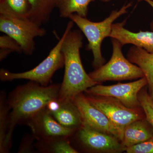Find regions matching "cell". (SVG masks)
I'll return each mask as SVG.
<instances>
[{
	"mask_svg": "<svg viewBox=\"0 0 153 153\" xmlns=\"http://www.w3.org/2000/svg\"><path fill=\"white\" fill-rule=\"evenodd\" d=\"M74 100L81 115L82 124L112 135L122 141L123 132L115 126L101 111L92 105L86 96L79 94Z\"/></svg>",
	"mask_w": 153,
	"mask_h": 153,
	"instance_id": "9",
	"label": "cell"
},
{
	"mask_svg": "<svg viewBox=\"0 0 153 153\" xmlns=\"http://www.w3.org/2000/svg\"><path fill=\"white\" fill-rule=\"evenodd\" d=\"M13 52L7 49H0V60L2 61L7 57L10 53Z\"/></svg>",
	"mask_w": 153,
	"mask_h": 153,
	"instance_id": "25",
	"label": "cell"
},
{
	"mask_svg": "<svg viewBox=\"0 0 153 153\" xmlns=\"http://www.w3.org/2000/svg\"><path fill=\"white\" fill-rule=\"evenodd\" d=\"M36 138L33 133L26 134L22 137L18 150L19 153H37L35 147V141Z\"/></svg>",
	"mask_w": 153,
	"mask_h": 153,
	"instance_id": "22",
	"label": "cell"
},
{
	"mask_svg": "<svg viewBox=\"0 0 153 153\" xmlns=\"http://www.w3.org/2000/svg\"><path fill=\"white\" fill-rule=\"evenodd\" d=\"M94 0H56L57 7L60 16L62 18H68L71 15L76 14L86 18L88 6Z\"/></svg>",
	"mask_w": 153,
	"mask_h": 153,
	"instance_id": "19",
	"label": "cell"
},
{
	"mask_svg": "<svg viewBox=\"0 0 153 153\" xmlns=\"http://www.w3.org/2000/svg\"><path fill=\"white\" fill-rule=\"evenodd\" d=\"M31 7L29 19L41 26L49 21L54 9L57 7L56 0H28Z\"/></svg>",
	"mask_w": 153,
	"mask_h": 153,
	"instance_id": "17",
	"label": "cell"
},
{
	"mask_svg": "<svg viewBox=\"0 0 153 153\" xmlns=\"http://www.w3.org/2000/svg\"><path fill=\"white\" fill-rule=\"evenodd\" d=\"M10 109L7 101V94L5 91L0 93V153H9L7 141L10 126Z\"/></svg>",
	"mask_w": 153,
	"mask_h": 153,
	"instance_id": "18",
	"label": "cell"
},
{
	"mask_svg": "<svg viewBox=\"0 0 153 153\" xmlns=\"http://www.w3.org/2000/svg\"><path fill=\"white\" fill-rule=\"evenodd\" d=\"M36 140L55 137H70L76 130L60 124L46 108L36 115L27 125Z\"/></svg>",
	"mask_w": 153,
	"mask_h": 153,
	"instance_id": "11",
	"label": "cell"
},
{
	"mask_svg": "<svg viewBox=\"0 0 153 153\" xmlns=\"http://www.w3.org/2000/svg\"><path fill=\"white\" fill-rule=\"evenodd\" d=\"M0 49H7L13 52L23 53L20 44L14 38L6 34L0 37Z\"/></svg>",
	"mask_w": 153,
	"mask_h": 153,
	"instance_id": "24",
	"label": "cell"
},
{
	"mask_svg": "<svg viewBox=\"0 0 153 153\" xmlns=\"http://www.w3.org/2000/svg\"><path fill=\"white\" fill-rule=\"evenodd\" d=\"M113 53L110 60L106 64L89 73L91 79L99 84L109 80H123L145 77L139 66L125 57L122 51L120 42L111 38Z\"/></svg>",
	"mask_w": 153,
	"mask_h": 153,
	"instance_id": "5",
	"label": "cell"
},
{
	"mask_svg": "<svg viewBox=\"0 0 153 153\" xmlns=\"http://www.w3.org/2000/svg\"><path fill=\"white\" fill-rule=\"evenodd\" d=\"M82 46V36L80 31H69L61 48L65 71L58 97L59 99H74L76 95L99 84L91 79L83 68L80 55Z\"/></svg>",
	"mask_w": 153,
	"mask_h": 153,
	"instance_id": "2",
	"label": "cell"
},
{
	"mask_svg": "<svg viewBox=\"0 0 153 153\" xmlns=\"http://www.w3.org/2000/svg\"><path fill=\"white\" fill-rule=\"evenodd\" d=\"M74 23L71 20L67 24L63 36L58 43L51 50L49 55L35 68L25 72L14 73L4 68L0 70V79L2 81L16 79H28L43 86L49 85L52 76L57 70L64 66V59L61 50L64 39L72 30Z\"/></svg>",
	"mask_w": 153,
	"mask_h": 153,
	"instance_id": "4",
	"label": "cell"
},
{
	"mask_svg": "<svg viewBox=\"0 0 153 153\" xmlns=\"http://www.w3.org/2000/svg\"><path fill=\"white\" fill-rule=\"evenodd\" d=\"M100 1L103 2H109L111 1H116V0H100Z\"/></svg>",
	"mask_w": 153,
	"mask_h": 153,
	"instance_id": "28",
	"label": "cell"
},
{
	"mask_svg": "<svg viewBox=\"0 0 153 153\" xmlns=\"http://www.w3.org/2000/svg\"><path fill=\"white\" fill-rule=\"evenodd\" d=\"M147 85V80L143 77L128 83L111 85L97 84L88 88L85 92L96 96L113 97L129 108L135 109L140 106L138 100L139 93Z\"/></svg>",
	"mask_w": 153,
	"mask_h": 153,
	"instance_id": "7",
	"label": "cell"
},
{
	"mask_svg": "<svg viewBox=\"0 0 153 153\" xmlns=\"http://www.w3.org/2000/svg\"><path fill=\"white\" fill-rule=\"evenodd\" d=\"M153 137V128L146 120L135 121L125 128L121 144L126 148L143 142Z\"/></svg>",
	"mask_w": 153,
	"mask_h": 153,
	"instance_id": "14",
	"label": "cell"
},
{
	"mask_svg": "<svg viewBox=\"0 0 153 153\" xmlns=\"http://www.w3.org/2000/svg\"><path fill=\"white\" fill-rule=\"evenodd\" d=\"M61 84L43 86L34 81L16 87L7 97L10 109L7 147L10 151L14 129L17 125H27L30 120L47 105L59 97Z\"/></svg>",
	"mask_w": 153,
	"mask_h": 153,
	"instance_id": "1",
	"label": "cell"
},
{
	"mask_svg": "<svg viewBox=\"0 0 153 153\" xmlns=\"http://www.w3.org/2000/svg\"><path fill=\"white\" fill-rule=\"evenodd\" d=\"M139 1H144L146 2L153 8V1L152 0H139ZM152 28L153 30V23L152 25Z\"/></svg>",
	"mask_w": 153,
	"mask_h": 153,
	"instance_id": "27",
	"label": "cell"
},
{
	"mask_svg": "<svg viewBox=\"0 0 153 153\" xmlns=\"http://www.w3.org/2000/svg\"><path fill=\"white\" fill-rule=\"evenodd\" d=\"M86 96L92 105L103 112L111 123L123 133L127 126L142 119L140 114L135 109L126 106L116 99L91 94Z\"/></svg>",
	"mask_w": 153,
	"mask_h": 153,
	"instance_id": "8",
	"label": "cell"
},
{
	"mask_svg": "<svg viewBox=\"0 0 153 153\" xmlns=\"http://www.w3.org/2000/svg\"><path fill=\"white\" fill-rule=\"evenodd\" d=\"M35 147L42 153H77L69 140L66 137H55L36 140Z\"/></svg>",
	"mask_w": 153,
	"mask_h": 153,
	"instance_id": "16",
	"label": "cell"
},
{
	"mask_svg": "<svg viewBox=\"0 0 153 153\" xmlns=\"http://www.w3.org/2000/svg\"><path fill=\"white\" fill-rule=\"evenodd\" d=\"M76 132V137L79 143L87 150L97 152L124 151L119 140L112 135L83 124Z\"/></svg>",
	"mask_w": 153,
	"mask_h": 153,
	"instance_id": "10",
	"label": "cell"
},
{
	"mask_svg": "<svg viewBox=\"0 0 153 153\" xmlns=\"http://www.w3.org/2000/svg\"><path fill=\"white\" fill-rule=\"evenodd\" d=\"M0 1H1V0H0Z\"/></svg>",
	"mask_w": 153,
	"mask_h": 153,
	"instance_id": "29",
	"label": "cell"
},
{
	"mask_svg": "<svg viewBox=\"0 0 153 153\" xmlns=\"http://www.w3.org/2000/svg\"><path fill=\"white\" fill-rule=\"evenodd\" d=\"M131 3L124 5L118 10L113 11L103 21L92 22L85 17L73 14L69 19L79 28L87 38L88 44V50H91L93 55V66L95 69L102 66L105 59L101 52V44L105 38L110 37L113 22L120 16L127 13Z\"/></svg>",
	"mask_w": 153,
	"mask_h": 153,
	"instance_id": "3",
	"label": "cell"
},
{
	"mask_svg": "<svg viewBox=\"0 0 153 153\" xmlns=\"http://www.w3.org/2000/svg\"><path fill=\"white\" fill-rule=\"evenodd\" d=\"M127 57L130 61L142 70L149 86L153 85V53L134 46L129 50Z\"/></svg>",
	"mask_w": 153,
	"mask_h": 153,
	"instance_id": "15",
	"label": "cell"
},
{
	"mask_svg": "<svg viewBox=\"0 0 153 153\" xmlns=\"http://www.w3.org/2000/svg\"><path fill=\"white\" fill-rule=\"evenodd\" d=\"M125 151L128 153H153V137L126 148Z\"/></svg>",
	"mask_w": 153,
	"mask_h": 153,
	"instance_id": "23",
	"label": "cell"
},
{
	"mask_svg": "<svg viewBox=\"0 0 153 153\" xmlns=\"http://www.w3.org/2000/svg\"><path fill=\"white\" fill-rule=\"evenodd\" d=\"M152 1H153V0H152Z\"/></svg>",
	"mask_w": 153,
	"mask_h": 153,
	"instance_id": "30",
	"label": "cell"
},
{
	"mask_svg": "<svg viewBox=\"0 0 153 153\" xmlns=\"http://www.w3.org/2000/svg\"><path fill=\"white\" fill-rule=\"evenodd\" d=\"M149 95L150 96L151 99L153 102V85L152 86H149Z\"/></svg>",
	"mask_w": 153,
	"mask_h": 153,
	"instance_id": "26",
	"label": "cell"
},
{
	"mask_svg": "<svg viewBox=\"0 0 153 153\" xmlns=\"http://www.w3.org/2000/svg\"><path fill=\"white\" fill-rule=\"evenodd\" d=\"M0 31L10 36L22 47L23 53L31 55L35 50L34 39L43 37L46 31L29 18L0 14Z\"/></svg>",
	"mask_w": 153,
	"mask_h": 153,
	"instance_id": "6",
	"label": "cell"
},
{
	"mask_svg": "<svg viewBox=\"0 0 153 153\" xmlns=\"http://www.w3.org/2000/svg\"><path fill=\"white\" fill-rule=\"evenodd\" d=\"M138 100L144 112L146 119L153 128V102L146 89L143 88L140 91Z\"/></svg>",
	"mask_w": 153,
	"mask_h": 153,
	"instance_id": "21",
	"label": "cell"
},
{
	"mask_svg": "<svg viewBox=\"0 0 153 153\" xmlns=\"http://www.w3.org/2000/svg\"><path fill=\"white\" fill-rule=\"evenodd\" d=\"M125 22L113 24L110 37L119 41L123 46L131 44L153 53V31L133 33L124 27Z\"/></svg>",
	"mask_w": 153,
	"mask_h": 153,
	"instance_id": "13",
	"label": "cell"
},
{
	"mask_svg": "<svg viewBox=\"0 0 153 153\" xmlns=\"http://www.w3.org/2000/svg\"><path fill=\"white\" fill-rule=\"evenodd\" d=\"M47 108L63 126L76 130L82 125L81 115L74 99H55L48 103Z\"/></svg>",
	"mask_w": 153,
	"mask_h": 153,
	"instance_id": "12",
	"label": "cell"
},
{
	"mask_svg": "<svg viewBox=\"0 0 153 153\" xmlns=\"http://www.w3.org/2000/svg\"><path fill=\"white\" fill-rule=\"evenodd\" d=\"M31 7L28 0H1L0 14L29 18Z\"/></svg>",
	"mask_w": 153,
	"mask_h": 153,
	"instance_id": "20",
	"label": "cell"
}]
</instances>
